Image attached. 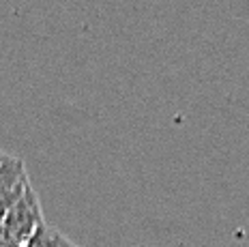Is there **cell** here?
I'll use <instances>...</instances> for the list:
<instances>
[{"instance_id":"4","label":"cell","mask_w":249,"mask_h":247,"mask_svg":"<svg viewBox=\"0 0 249 247\" xmlns=\"http://www.w3.org/2000/svg\"><path fill=\"white\" fill-rule=\"evenodd\" d=\"M9 155H7V153H2V151H0V163H2L4 161V159H7Z\"/></svg>"},{"instance_id":"2","label":"cell","mask_w":249,"mask_h":247,"mask_svg":"<svg viewBox=\"0 0 249 247\" xmlns=\"http://www.w3.org/2000/svg\"><path fill=\"white\" fill-rule=\"evenodd\" d=\"M26 181H28V174H26L22 159L9 155L0 163V195H7L19 189Z\"/></svg>"},{"instance_id":"3","label":"cell","mask_w":249,"mask_h":247,"mask_svg":"<svg viewBox=\"0 0 249 247\" xmlns=\"http://www.w3.org/2000/svg\"><path fill=\"white\" fill-rule=\"evenodd\" d=\"M26 247H80L75 243H71L65 234H60L56 228H52L48 224H41L35 234L30 236V241L26 243Z\"/></svg>"},{"instance_id":"1","label":"cell","mask_w":249,"mask_h":247,"mask_svg":"<svg viewBox=\"0 0 249 247\" xmlns=\"http://www.w3.org/2000/svg\"><path fill=\"white\" fill-rule=\"evenodd\" d=\"M41 224H45L43 213H41V204L33 185L28 181L22 195L18 198V202L9 209V213L2 219V232L7 236L9 247H26L30 236L35 234V230Z\"/></svg>"}]
</instances>
